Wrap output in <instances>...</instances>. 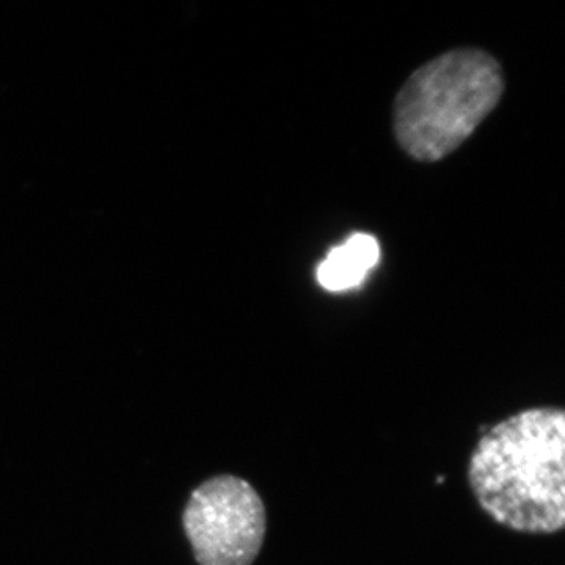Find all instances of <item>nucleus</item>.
<instances>
[{"label": "nucleus", "mask_w": 565, "mask_h": 565, "mask_svg": "<svg viewBox=\"0 0 565 565\" xmlns=\"http://www.w3.org/2000/svg\"><path fill=\"white\" fill-rule=\"evenodd\" d=\"M468 482L498 525L523 534L563 531L564 408H527L489 427L470 457Z\"/></svg>", "instance_id": "nucleus-1"}, {"label": "nucleus", "mask_w": 565, "mask_h": 565, "mask_svg": "<svg viewBox=\"0 0 565 565\" xmlns=\"http://www.w3.org/2000/svg\"><path fill=\"white\" fill-rule=\"evenodd\" d=\"M503 93V68L489 52H445L419 66L394 98V137L415 161H441L473 136Z\"/></svg>", "instance_id": "nucleus-2"}, {"label": "nucleus", "mask_w": 565, "mask_h": 565, "mask_svg": "<svg viewBox=\"0 0 565 565\" xmlns=\"http://www.w3.org/2000/svg\"><path fill=\"white\" fill-rule=\"evenodd\" d=\"M182 526L199 565H252L266 537V505L245 479L215 476L193 490Z\"/></svg>", "instance_id": "nucleus-3"}, {"label": "nucleus", "mask_w": 565, "mask_h": 565, "mask_svg": "<svg viewBox=\"0 0 565 565\" xmlns=\"http://www.w3.org/2000/svg\"><path fill=\"white\" fill-rule=\"evenodd\" d=\"M381 259V244L374 236L355 233L332 248L316 269V280L326 291L359 288Z\"/></svg>", "instance_id": "nucleus-4"}]
</instances>
